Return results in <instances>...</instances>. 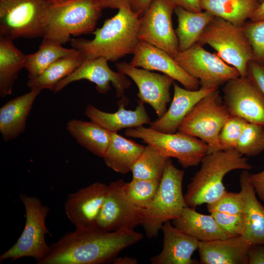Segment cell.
I'll use <instances>...</instances> for the list:
<instances>
[{"instance_id":"603a6c76","label":"cell","mask_w":264,"mask_h":264,"mask_svg":"<svg viewBox=\"0 0 264 264\" xmlns=\"http://www.w3.org/2000/svg\"><path fill=\"white\" fill-rule=\"evenodd\" d=\"M41 91L38 89H30L0 108V132L4 141L15 139L24 132L27 119Z\"/></svg>"},{"instance_id":"ab89813d","label":"cell","mask_w":264,"mask_h":264,"mask_svg":"<svg viewBox=\"0 0 264 264\" xmlns=\"http://www.w3.org/2000/svg\"><path fill=\"white\" fill-rule=\"evenodd\" d=\"M246 76L257 86L264 96V64L251 61L247 66Z\"/></svg>"},{"instance_id":"b9f144b4","label":"cell","mask_w":264,"mask_h":264,"mask_svg":"<svg viewBox=\"0 0 264 264\" xmlns=\"http://www.w3.org/2000/svg\"><path fill=\"white\" fill-rule=\"evenodd\" d=\"M248 264H264V245H251L248 253Z\"/></svg>"},{"instance_id":"ffe728a7","label":"cell","mask_w":264,"mask_h":264,"mask_svg":"<svg viewBox=\"0 0 264 264\" xmlns=\"http://www.w3.org/2000/svg\"><path fill=\"white\" fill-rule=\"evenodd\" d=\"M174 95L169 108L160 118L150 124V128L164 133H174L192 108L202 98L216 89L200 87L197 90L182 88L175 83Z\"/></svg>"},{"instance_id":"7c38bea8","label":"cell","mask_w":264,"mask_h":264,"mask_svg":"<svg viewBox=\"0 0 264 264\" xmlns=\"http://www.w3.org/2000/svg\"><path fill=\"white\" fill-rule=\"evenodd\" d=\"M176 7L169 0H154L140 17L138 32L139 41L156 46L173 58L179 51L172 23V14Z\"/></svg>"},{"instance_id":"4dcf8cb0","label":"cell","mask_w":264,"mask_h":264,"mask_svg":"<svg viewBox=\"0 0 264 264\" xmlns=\"http://www.w3.org/2000/svg\"><path fill=\"white\" fill-rule=\"evenodd\" d=\"M84 61L82 55L76 50L53 63L37 77L28 79L27 86L30 89L53 91L58 83L72 73Z\"/></svg>"},{"instance_id":"e575fe53","label":"cell","mask_w":264,"mask_h":264,"mask_svg":"<svg viewBox=\"0 0 264 264\" xmlns=\"http://www.w3.org/2000/svg\"><path fill=\"white\" fill-rule=\"evenodd\" d=\"M236 150L246 156H254L264 151V126L247 122Z\"/></svg>"},{"instance_id":"74e56055","label":"cell","mask_w":264,"mask_h":264,"mask_svg":"<svg viewBox=\"0 0 264 264\" xmlns=\"http://www.w3.org/2000/svg\"><path fill=\"white\" fill-rule=\"evenodd\" d=\"M209 213L219 212L231 214H244V202L241 192L226 191L215 201L207 204Z\"/></svg>"},{"instance_id":"30bf717a","label":"cell","mask_w":264,"mask_h":264,"mask_svg":"<svg viewBox=\"0 0 264 264\" xmlns=\"http://www.w3.org/2000/svg\"><path fill=\"white\" fill-rule=\"evenodd\" d=\"M125 135L142 139L168 158L177 159L184 168L197 166L207 152L204 141L179 132L164 133L142 126L127 129Z\"/></svg>"},{"instance_id":"c3c4849f","label":"cell","mask_w":264,"mask_h":264,"mask_svg":"<svg viewBox=\"0 0 264 264\" xmlns=\"http://www.w3.org/2000/svg\"><path fill=\"white\" fill-rule=\"evenodd\" d=\"M51 5H58L65 2H66L69 0H46Z\"/></svg>"},{"instance_id":"4fadbf2b","label":"cell","mask_w":264,"mask_h":264,"mask_svg":"<svg viewBox=\"0 0 264 264\" xmlns=\"http://www.w3.org/2000/svg\"><path fill=\"white\" fill-rule=\"evenodd\" d=\"M122 179L108 185L105 201L95 224L108 232L127 228L134 229L141 224L143 209L135 206L128 198Z\"/></svg>"},{"instance_id":"9c48e42d","label":"cell","mask_w":264,"mask_h":264,"mask_svg":"<svg viewBox=\"0 0 264 264\" xmlns=\"http://www.w3.org/2000/svg\"><path fill=\"white\" fill-rule=\"evenodd\" d=\"M231 116L218 89L202 98L179 126L177 132L197 137L207 145V154L220 151L219 136Z\"/></svg>"},{"instance_id":"f6af8a7d","label":"cell","mask_w":264,"mask_h":264,"mask_svg":"<svg viewBox=\"0 0 264 264\" xmlns=\"http://www.w3.org/2000/svg\"><path fill=\"white\" fill-rule=\"evenodd\" d=\"M154 0H134L132 10L140 14V17L144 14Z\"/></svg>"},{"instance_id":"bcb514c9","label":"cell","mask_w":264,"mask_h":264,"mask_svg":"<svg viewBox=\"0 0 264 264\" xmlns=\"http://www.w3.org/2000/svg\"><path fill=\"white\" fill-rule=\"evenodd\" d=\"M264 20V1L260 4L250 19L252 22H257Z\"/></svg>"},{"instance_id":"d6986e66","label":"cell","mask_w":264,"mask_h":264,"mask_svg":"<svg viewBox=\"0 0 264 264\" xmlns=\"http://www.w3.org/2000/svg\"><path fill=\"white\" fill-rule=\"evenodd\" d=\"M163 247L161 252L150 259L152 264H195L194 252L198 249L199 242L195 238L176 228L170 221L162 227Z\"/></svg>"},{"instance_id":"6da1fadb","label":"cell","mask_w":264,"mask_h":264,"mask_svg":"<svg viewBox=\"0 0 264 264\" xmlns=\"http://www.w3.org/2000/svg\"><path fill=\"white\" fill-rule=\"evenodd\" d=\"M143 237L123 228L108 232L95 226L76 228L50 245L48 254L38 264H103L112 262L123 250Z\"/></svg>"},{"instance_id":"83f0119b","label":"cell","mask_w":264,"mask_h":264,"mask_svg":"<svg viewBox=\"0 0 264 264\" xmlns=\"http://www.w3.org/2000/svg\"><path fill=\"white\" fill-rule=\"evenodd\" d=\"M202 10L242 27L259 7L258 0H200Z\"/></svg>"},{"instance_id":"484cf974","label":"cell","mask_w":264,"mask_h":264,"mask_svg":"<svg viewBox=\"0 0 264 264\" xmlns=\"http://www.w3.org/2000/svg\"><path fill=\"white\" fill-rule=\"evenodd\" d=\"M145 146L110 132V139L103 157L106 165L116 172L126 174L142 153Z\"/></svg>"},{"instance_id":"52a82bcc","label":"cell","mask_w":264,"mask_h":264,"mask_svg":"<svg viewBox=\"0 0 264 264\" xmlns=\"http://www.w3.org/2000/svg\"><path fill=\"white\" fill-rule=\"evenodd\" d=\"M20 199L25 210L24 229L15 243L0 256V262H11L24 257L34 258L38 262L47 256L50 250L45 236L50 234L45 220L49 208L36 197L21 193Z\"/></svg>"},{"instance_id":"4316f807","label":"cell","mask_w":264,"mask_h":264,"mask_svg":"<svg viewBox=\"0 0 264 264\" xmlns=\"http://www.w3.org/2000/svg\"><path fill=\"white\" fill-rule=\"evenodd\" d=\"M68 132L88 151L103 157L110 139V132L92 121L72 119L66 124Z\"/></svg>"},{"instance_id":"ba28073f","label":"cell","mask_w":264,"mask_h":264,"mask_svg":"<svg viewBox=\"0 0 264 264\" xmlns=\"http://www.w3.org/2000/svg\"><path fill=\"white\" fill-rule=\"evenodd\" d=\"M198 43L208 44L225 62L246 76L253 56L251 45L242 27L214 16L201 33Z\"/></svg>"},{"instance_id":"f546056e","label":"cell","mask_w":264,"mask_h":264,"mask_svg":"<svg viewBox=\"0 0 264 264\" xmlns=\"http://www.w3.org/2000/svg\"><path fill=\"white\" fill-rule=\"evenodd\" d=\"M175 12L178 22L175 32L179 51H182L198 42L203 31L214 16L206 11L193 12L179 6H176Z\"/></svg>"},{"instance_id":"8d00e7d4","label":"cell","mask_w":264,"mask_h":264,"mask_svg":"<svg viewBox=\"0 0 264 264\" xmlns=\"http://www.w3.org/2000/svg\"><path fill=\"white\" fill-rule=\"evenodd\" d=\"M242 27L251 45L253 60L264 64V20L246 22Z\"/></svg>"},{"instance_id":"8fae6325","label":"cell","mask_w":264,"mask_h":264,"mask_svg":"<svg viewBox=\"0 0 264 264\" xmlns=\"http://www.w3.org/2000/svg\"><path fill=\"white\" fill-rule=\"evenodd\" d=\"M174 58L188 74L199 81L203 88L218 89L240 76L235 67L198 43L184 51H179Z\"/></svg>"},{"instance_id":"836d02e7","label":"cell","mask_w":264,"mask_h":264,"mask_svg":"<svg viewBox=\"0 0 264 264\" xmlns=\"http://www.w3.org/2000/svg\"><path fill=\"white\" fill-rule=\"evenodd\" d=\"M161 180L133 178L125 183L126 194L132 202L141 209L148 207L154 200Z\"/></svg>"},{"instance_id":"8992f818","label":"cell","mask_w":264,"mask_h":264,"mask_svg":"<svg viewBox=\"0 0 264 264\" xmlns=\"http://www.w3.org/2000/svg\"><path fill=\"white\" fill-rule=\"evenodd\" d=\"M51 6L46 0H0V36L43 38Z\"/></svg>"},{"instance_id":"60d3db41","label":"cell","mask_w":264,"mask_h":264,"mask_svg":"<svg viewBox=\"0 0 264 264\" xmlns=\"http://www.w3.org/2000/svg\"><path fill=\"white\" fill-rule=\"evenodd\" d=\"M248 179L256 194L264 202V170L256 174L249 173Z\"/></svg>"},{"instance_id":"d590c367","label":"cell","mask_w":264,"mask_h":264,"mask_svg":"<svg viewBox=\"0 0 264 264\" xmlns=\"http://www.w3.org/2000/svg\"><path fill=\"white\" fill-rule=\"evenodd\" d=\"M245 120L231 116L223 125L219 136L220 151L236 149L239 140L247 123Z\"/></svg>"},{"instance_id":"7402d4cb","label":"cell","mask_w":264,"mask_h":264,"mask_svg":"<svg viewBox=\"0 0 264 264\" xmlns=\"http://www.w3.org/2000/svg\"><path fill=\"white\" fill-rule=\"evenodd\" d=\"M120 101L116 112H105L92 105L88 104L85 109V114L91 121L111 132L151 124L152 122L146 110L144 103L138 100L137 107L132 110L125 108L128 104L127 99H121Z\"/></svg>"},{"instance_id":"1f68e13d","label":"cell","mask_w":264,"mask_h":264,"mask_svg":"<svg viewBox=\"0 0 264 264\" xmlns=\"http://www.w3.org/2000/svg\"><path fill=\"white\" fill-rule=\"evenodd\" d=\"M76 51L73 48H65L57 42L43 38L36 52L26 55L24 68L28 72V79L37 77L53 63Z\"/></svg>"},{"instance_id":"7dc6e473","label":"cell","mask_w":264,"mask_h":264,"mask_svg":"<svg viewBox=\"0 0 264 264\" xmlns=\"http://www.w3.org/2000/svg\"><path fill=\"white\" fill-rule=\"evenodd\" d=\"M137 260L130 257H120L115 258L112 262L113 264H137Z\"/></svg>"},{"instance_id":"681fc988","label":"cell","mask_w":264,"mask_h":264,"mask_svg":"<svg viewBox=\"0 0 264 264\" xmlns=\"http://www.w3.org/2000/svg\"><path fill=\"white\" fill-rule=\"evenodd\" d=\"M258 0L259 2L260 3V4H261V3H262V2L264 1V0Z\"/></svg>"},{"instance_id":"f1b7e54d","label":"cell","mask_w":264,"mask_h":264,"mask_svg":"<svg viewBox=\"0 0 264 264\" xmlns=\"http://www.w3.org/2000/svg\"><path fill=\"white\" fill-rule=\"evenodd\" d=\"M26 55L18 49L13 40L0 36V96L12 92L20 71L24 68Z\"/></svg>"},{"instance_id":"2e32d148","label":"cell","mask_w":264,"mask_h":264,"mask_svg":"<svg viewBox=\"0 0 264 264\" xmlns=\"http://www.w3.org/2000/svg\"><path fill=\"white\" fill-rule=\"evenodd\" d=\"M108 62L104 57L84 60L72 73L57 84L53 91L57 92L71 83L84 79L94 83L97 91L102 94L110 90L111 83L116 97L126 99L124 93L131 83L125 74L111 69Z\"/></svg>"},{"instance_id":"ee69618b","label":"cell","mask_w":264,"mask_h":264,"mask_svg":"<svg viewBox=\"0 0 264 264\" xmlns=\"http://www.w3.org/2000/svg\"><path fill=\"white\" fill-rule=\"evenodd\" d=\"M176 6L181 7L187 10L193 12L202 11L200 0H169Z\"/></svg>"},{"instance_id":"277c9868","label":"cell","mask_w":264,"mask_h":264,"mask_svg":"<svg viewBox=\"0 0 264 264\" xmlns=\"http://www.w3.org/2000/svg\"><path fill=\"white\" fill-rule=\"evenodd\" d=\"M184 174L168 159L157 193L150 205L142 210L141 224L149 239L156 237L164 223L180 217L187 206L182 193Z\"/></svg>"},{"instance_id":"5b68a950","label":"cell","mask_w":264,"mask_h":264,"mask_svg":"<svg viewBox=\"0 0 264 264\" xmlns=\"http://www.w3.org/2000/svg\"><path fill=\"white\" fill-rule=\"evenodd\" d=\"M102 9L97 0H69L51 5L43 38L63 44L70 41L71 36L92 33Z\"/></svg>"},{"instance_id":"cb8c5ba5","label":"cell","mask_w":264,"mask_h":264,"mask_svg":"<svg viewBox=\"0 0 264 264\" xmlns=\"http://www.w3.org/2000/svg\"><path fill=\"white\" fill-rule=\"evenodd\" d=\"M249 175L247 170H243L240 176V192L244 202L245 227L242 236L250 245H264V206L257 198Z\"/></svg>"},{"instance_id":"9a60e30c","label":"cell","mask_w":264,"mask_h":264,"mask_svg":"<svg viewBox=\"0 0 264 264\" xmlns=\"http://www.w3.org/2000/svg\"><path fill=\"white\" fill-rule=\"evenodd\" d=\"M118 71L130 77L138 88L139 100L151 106L161 117L167 111V105L171 101L170 88L174 80L165 75L138 68L126 62L115 64Z\"/></svg>"},{"instance_id":"ac0fdd59","label":"cell","mask_w":264,"mask_h":264,"mask_svg":"<svg viewBox=\"0 0 264 264\" xmlns=\"http://www.w3.org/2000/svg\"><path fill=\"white\" fill-rule=\"evenodd\" d=\"M129 64L134 67L160 71L188 89L197 90L200 87L199 81L188 74L170 55L144 41H139Z\"/></svg>"},{"instance_id":"44dd1931","label":"cell","mask_w":264,"mask_h":264,"mask_svg":"<svg viewBox=\"0 0 264 264\" xmlns=\"http://www.w3.org/2000/svg\"><path fill=\"white\" fill-rule=\"evenodd\" d=\"M251 245L242 235L209 242H199L202 264H248Z\"/></svg>"},{"instance_id":"7a4b0ae2","label":"cell","mask_w":264,"mask_h":264,"mask_svg":"<svg viewBox=\"0 0 264 264\" xmlns=\"http://www.w3.org/2000/svg\"><path fill=\"white\" fill-rule=\"evenodd\" d=\"M140 14L131 8L118 9L116 15L107 19L101 27L92 33V40L70 39V44L84 60L104 57L114 62L127 55L133 54L139 42Z\"/></svg>"},{"instance_id":"e0dca14e","label":"cell","mask_w":264,"mask_h":264,"mask_svg":"<svg viewBox=\"0 0 264 264\" xmlns=\"http://www.w3.org/2000/svg\"><path fill=\"white\" fill-rule=\"evenodd\" d=\"M107 190L108 185L96 182L67 196L65 213L76 228L95 226Z\"/></svg>"},{"instance_id":"7bdbcfd3","label":"cell","mask_w":264,"mask_h":264,"mask_svg":"<svg viewBox=\"0 0 264 264\" xmlns=\"http://www.w3.org/2000/svg\"><path fill=\"white\" fill-rule=\"evenodd\" d=\"M102 8L120 9L128 8L132 9L134 0H97Z\"/></svg>"},{"instance_id":"d4e9b609","label":"cell","mask_w":264,"mask_h":264,"mask_svg":"<svg viewBox=\"0 0 264 264\" xmlns=\"http://www.w3.org/2000/svg\"><path fill=\"white\" fill-rule=\"evenodd\" d=\"M179 231L199 242H209L228 238L211 215L201 214L186 207L180 217L172 220Z\"/></svg>"},{"instance_id":"3957f363","label":"cell","mask_w":264,"mask_h":264,"mask_svg":"<svg viewBox=\"0 0 264 264\" xmlns=\"http://www.w3.org/2000/svg\"><path fill=\"white\" fill-rule=\"evenodd\" d=\"M201 166L187 187L184 195L187 206L195 209L203 204L212 203L226 191L223 180L235 170H249L253 167L247 159L236 149L220 151L206 154Z\"/></svg>"},{"instance_id":"5bb4252c","label":"cell","mask_w":264,"mask_h":264,"mask_svg":"<svg viewBox=\"0 0 264 264\" xmlns=\"http://www.w3.org/2000/svg\"><path fill=\"white\" fill-rule=\"evenodd\" d=\"M222 91L223 103L231 116L264 126V96L246 76L228 81Z\"/></svg>"},{"instance_id":"f35d334b","label":"cell","mask_w":264,"mask_h":264,"mask_svg":"<svg viewBox=\"0 0 264 264\" xmlns=\"http://www.w3.org/2000/svg\"><path fill=\"white\" fill-rule=\"evenodd\" d=\"M210 213L227 237L243 234L245 227L244 214H231L219 212Z\"/></svg>"},{"instance_id":"d6a6232c","label":"cell","mask_w":264,"mask_h":264,"mask_svg":"<svg viewBox=\"0 0 264 264\" xmlns=\"http://www.w3.org/2000/svg\"><path fill=\"white\" fill-rule=\"evenodd\" d=\"M168 159L147 144L132 166V178L161 180Z\"/></svg>"}]
</instances>
